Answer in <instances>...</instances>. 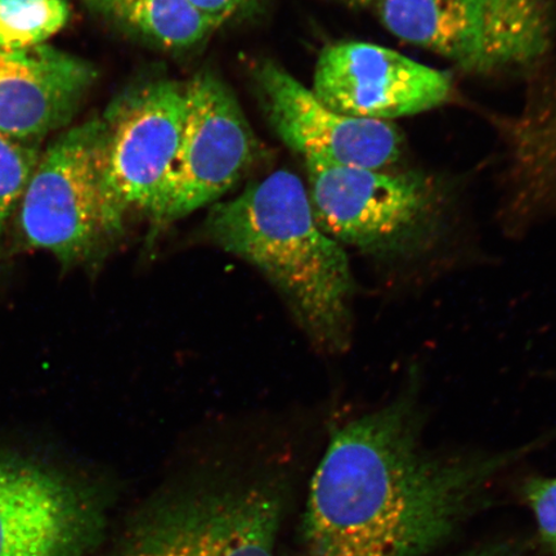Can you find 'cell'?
<instances>
[{"mask_svg":"<svg viewBox=\"0 0 556 556\" xmlns=\"http://www.w3.org/2000/svg\"><path fill=\"white\" fill-rule=\"evenodd\" d=\"M374 9L401 40L441 54L468 72L493 70L479 0H378Z\"/></svg>","mask_w":556,"mask_h":556,"instance_id":"cell-12","label":"cell"},{"mask_svg":"<svg viewBox=\"0 0 556 556\" xmlns=\"http://www.w3.org/2000/svg\"><path fill=\"white\" fill-rule=\"evenodd\" d=\"M338 2L353 7H374L378 0H338Z\"/></svg>","mask_w":556,"mask_h":556,"instance_id":"cell-19","label":"cell"},{"mask_svg":"<svg viewBox=\"0 0 556 556\" xmlns=\"http://www.w3.org/2000/svg\"><path fill=\"white\" fill-rule=\"evenodd\" d=\"M94 9L169 51L190 50L215 31L191 0H99Z\"/></svg>","mask_w":556,"mask_h":556,"instance_id":"cell-14","label":"cell"},{"mask_svg":"<svg viewBox=\"0 0 556 556\" xmlns=\"http://www.w3.org/2000/svg\"><path fill=\"white\" fill-rule=\"evenodd\" d=\"M186 87L157 79L131 87L101 117L104 193L122 213L155 211L182 137Z\"/></svg>","mask_w":556,"mask_h":556,"instance_id":"cell-8","label":"cell"},{"mask_svg":"<svg viewBox=\"0 0 556 556\" xmlns=\"http://www.w3.org/2000/svg\"><path fill=\"white\" fill-rule=\"evenodd\" d=\"M530 447L446 457L424 446L413 395L337 430L311 483L309 556H424L468 516L484 484Z\"/></svg>","mask_w":556,"mask_h":556,"instance_id":"cell-1","label":"cell"},{"mask_svg":"<svg viewBox=\"0 0 556 556\" xmlns=\"http://www.w3.org/2000/svg\"><path fill=\"white\" fill-rule=\"evenodd\" d=\"M68 17L66 0H0V52L46 45Z\"/></svg>","mask_w":556,"mask_h":556,"instance_id":"cell-15","label":"cell"},{"mask_svg":"<svg viewBox=\"0 0 556 556\" xmlns=\"http://www.w3.org/2000/svg\"><path fill=\"white\" fill-rule=\"evenodd\" d=\"M464 556H497L495 554H486V553H479V554H470V555H464Z\"/></svg>","mask_w":556,"mask_h":556,"instance_id":"cell-20","label":"cell"},{"mask_svg":"<svg viewBox=\"0 0 556 556\" xmlns=\"http://www.w3.org/2000/svg\"><path fill=\"white\" fill-rule=\"evenodd\" d=\"M186 116L179 148L155 211L172 224L215 203L239 182L256 155V138L231 89L217 75L185 83Z\"/></svg>","mask_w":556,"mask_h":556,"instance_id":"cell-7","label":"cell"},{"mask_svg":"<svg viewBox=\"0 0 556 556\" xmlns=\"http://www.w3.org/2000/svg\"><path fill=\"white\" fill-rule=\"evenodd\" d=\"M484 12L486 53L493 70L523 67L544 58L552 45L548 0H479Z\"/></svg>","mask_w":556,"mask_h":556,"instance_id":"cell-13","label":"cell"},{"mask_svg":"<svg viewBox=\"0 0 556 556\" xmlns=\"http://www.w3.org/2000/svg\"><path fill=\"white\" fill-rule=\"evenodd\" d=\"M312 92L336 113L389 122L442 106L454 86L446 73L391 48L339 41L319 54Z\"/></svg>","mask_w":556,"mask_h":556,"instance_id":"cell-9","label":"cell"},{"mask_svg":"<svg viewBox=\"0 0 556 556\" xmlns=\"http://www.w3.org/2000/svg\"><path fill=\"white\" fill-rule=\"evenodd\" d=\"M191 2L217 30L229 18L245 9L252 0H191Z\"/></svg>","mask_w":556,"mask_h":556,"instance_id":"cell-18","label":"cell"},{"mask_svg":"<svg viewBox=\"0 0 556 556\" xmlns=\"http://www.w3.org/2000/svg\"><path fill=\"white\" fill-rule=\"evenodd\" d=\"M99 72L48 45L0 52V135L34 143L73 121Z\"/></svg>","mask_w":556,"mask_h":556,"instance_id":"cell-11","label":"cell"},{"mask_svg":"<svg viewBox=\"0 0 556 556\" xmlns=\"http://www.w3.org/2000/svg\"><path fill=\"white\" fill-rule=\"evenodd\" d=\"M40 152L34 143L0 135V252L10 219L17 211Z\"/></svg>","mask_w":556,"mask_h":556,"instance_id":"cell-16","label":"cell"},{"mask_svg":"<svg viewBox=\"0 0 556 556\" xmlns=\"http://www.w3.org/2000/svg\"><path fill=\"white\" fill-rule=\"evenodd\" d=\"M526 496L542 539L556 554V478L532 479L527 483Z\"/></svg>","mask_w":556,"mask_h":556,"instance_id":"cell-17","label":"cell"},{"mask_svg":"<svg viewBox=\"0 0 556 556\" xmlns=\"http://www.w3.org/2000/svg\"><path fill=\"white\" fill-rule=\"evenodd\" d=\"M106 520L92 482L0 451V556H89Z\"/></svg>","mask_w":556,"mask_h":556,"instance_id":"cell-6","label":"cell"},{"mask_svg":"<svg viewBox=\"0 0 556 556\" xmlns=\"http://www.w3.org/2000/svg\"><path fill=\"white\" fill-rule=\"evenodd\" d=\"M101 117L70 128L40 154L18 204L21 247L62 267L93 264L122 238L125 215L103 191Z\"/></svg>","mask_w":556,"mask_h":556,"instance_id":"cell-4","label":"cell"},{"mask_svg":"<svg viewBox=\"0 0 556 556\" xmlns=\"http://www.w3.org/2000/svg\"><path fill=\"white\" fill-rule=\"evenodd\" d=\"M282 517L268 483L180 485L139 507L111 556H276Z\"/></svg>","mask_w":556,"mask_h":556,"instance_id":"cell-3","label":"cell"},{"mask_svg":"<svg viewBox=\"0 0 556 556\" xmlns=\"http://www.w3.org/2000/svg\"><path fill=\"white\" fill-rule=\"evenodd\" d=\"M86 2L89 3L90 5L96 7V4L99 3V0H86Z\"/></svg>","mask_w":556,"mask_h":556,"instance_id":"cell-21","label":"cell"},{"mask_svg":"<svg viewBox=\"0 0 556 556\" xmlns=\"http://www.w3.org/2000/svg\"><path fill=\"white\" fill-rule=\"evenodd\" d=\"M305 166L313 215L340 245L380 258H399L427 242L435 197L426 178L315 157L305 159Z\"/></svg>","mask_w":556,"mask_h":556,"instance_id":"cell-5","label":"cell"},{"mask_svg":"<svg viewBox=\"0 0 556 556\" xmlns=\"http://www.w3.org/2000/svg\"><path fill=\"white\" fill-rule=\"evenodd\" d=\"M255 79L276 135L304 159L370 169L399 162L403 139L392 123L336 113L274 61L262 62Z\"/></svg>","mask_w":556,"mask_h":556,"instance_id":"cell-10","label":"cell"},{"mask_svg":"<svg viewBox=\"0 0 556 556\" xmlns=\"http://www.w3.org/2000/svg\"><path fill=\"white\" fill-rule=\"evenodd\" d=\"M205 227L218 247L268 278L313 342L344 350L354 291L350 261L343 245L318 227L295 173L276 170L215 204Z\"/></svg>","mask_w":556,"mask_h":556,"instance_id":"cell-2","label":"cell"}]
</instances>
